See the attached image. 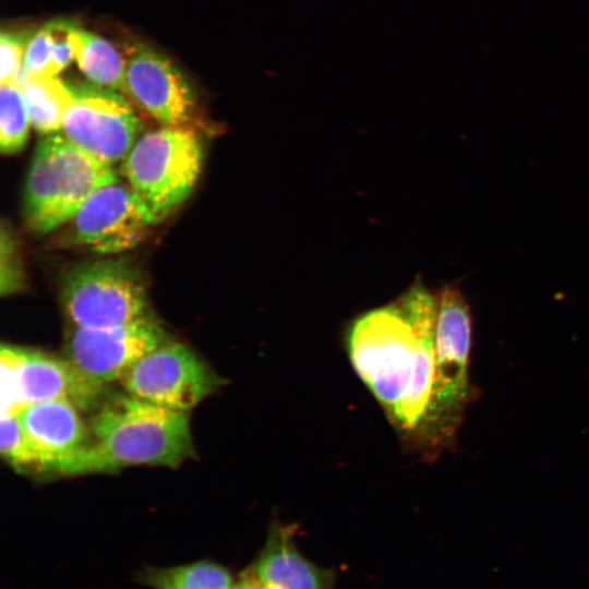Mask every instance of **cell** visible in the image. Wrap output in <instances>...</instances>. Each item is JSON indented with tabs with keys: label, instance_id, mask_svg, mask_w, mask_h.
I'll return each mask as SVG.
<instances>
[{
	"label": "cell",
	"instance_id": "obj_15",
	"mask_svg": "<svg viewBox=\"0 0 589 589\" xmlns=\"http://www.w3.org/2000/svg\"><path fill=\"white\" fill-rule=\"evenodd\" d=\"M73 60L88 82L122 93L127 59L105 38L75 26Z\"/></svg>",
	"mask_w": 589,
	"mask_h": 589
},
{
	"label": "cell",
	"instance_id": "obj_20",
	"mask_svg": "<svg viewBox=\"0 0 589 589\" xmlns=\"http://www.w3.org/2000/svg\"><path fill=\"white\" fill-rule=\"evenodd\" d=\"M28 32H2L0 35L1 83L17 82L24 63Z\"/></svg>",
	"mask_w": 589,
	"mask_h": 589
},
{
	"label": "cell",
	"instance_id": "obj_8",
	"mask_svg": "<svg viewBox=\"0 0 589 589\" xmlns=\"http://www.w3.org/2000/svg\"><path fill=\"white\" fill-rule=\"evenodd\" d=\"M70 100L62 119V135L112 165L123 160L139 139L141 123L120 92L88 83H68Z\"/></svg>",
	"mask_w": 589,
	"mask_h": 589
},
{
	"label": "cell",
	"instance_id": "obj_2",
	"mask_svg": "<svg viewBox=\"0 0 589 589\" xmlns=\"http://www.w3.org/2000/svg\"><path fill=\"white\" fill-rule=\"evenodd\" d=\"M189 412L142 400L127 392L104 396L93 410L92 441L68 474L130 466L176 468L193 454Z\"/></svg>",
	"mask_w": 589,
	"mask_h": 589
},
{
	"label": "cell",
	"instance_id": "obj_19",
	"mask_svg": "<svg viewBox=\"0 0 589 589\" xmlns=\"http://www.w3.org/2000/svg\"><path fill=\"white\" fill-rule=\"evenodd\" d=\"M2 458L16 470L38 469L37 458L14 411H5L0 424Z\"/></svg>",
	"mask_w": 589,
	"mask_h": 589
},
{
	"label": "cell",
	"instance_id": "obj_10",
	"mask_svg": "<svg viewBox=\"0 0 589 589\" xmlns=\"http://www.w3.org/2000/svg\"><path fill=\"white\" fill-rule=\"evenodd\" d=\"M156 219L144 201L118 180L95 191L65 224L67 239L99 254L133 249Z\"/></svg>",
	"mask_w": 589,
	"mask_h": 589
},
{
	"label": "cell",
	"instance_id": "obj_4",
	"mask_svg": "<svg viewBox=\"0 0 589 589\" xmlns=\"http://www.w3.org/2000/svg\"><path fill=\"white\" fill-rule=\"evenodd\" d=\"M435 373L430 431L432 461L453 449L467 406L472 401L469 380L472 320L469 304L455 286L436 294Z\"/></svg>",
	"mask_w": 589,
	"mask_h": 589
},
{
	"label": "cell",
	"instance_id": "obj_7",
	"mask_svg": "<svg viewBox=\"0 0 589 589\" xmlns=\"http://www.w3.org/2000/svg\"><path fill=\"white\" fill-rule=\"evenodd\" d=\"M119 382L132 396L187 412L225 383L190 347L170 339L140 358Z\"/></svg>",
	"mask_w": 589,
	"mask_h": 589
},
{
	"label": "cell",
	"instance_id": "obj_18",
	"mask_svg": "<svg viewBox=\"0 0 589 589\" xmlns=\"http://www.w3.org/2000/svg\"><path fill=\"white\" fill-rule=\"evenodd\" d=\"M31 118L17 82L0 85V148L8 155L20 152L28 136Z\"/></svg>",
	"mask_w": 589,
	"mask_h": 589
},
{
	"label": "cell",
	"instance_id": "obj_21",
	"mask_svg": "<svg viewBox=\"0 0 589 589\" xmlns=\"http://www.w3.org/2000/svg\"><path fill=\"white\" fill-rule=\"evenodd\" d=\"M1 293L19 291L24 285L23 269L19 259L16 243L10 229H1Z\"/></svg>",
	"mask_w": 589,
	"mask_h": 589
},
{
	"label": "cell",
	"instance_id": "obj_23",
	"mask_svg": "<svg viewBox=\"0 0 589 589\" xmlns=\"http://www.w3.org/2000/svg\"><path fill=\"white\" fill-rule=\"evenodd\" d=\"M56 75L73 60L72 35L76 25L67 20H55L46 25Z\"/></svg>",
	"mask_w": 589,
	"mask_h": 589
},
{
	"label": "cell",
	"instance_id": "obj_12",
	"mask_svg": "<svg viewBox=\"0 0 589 589\" xmlns=\"http://www.w3.org/2000/svg\"><path fill=\"white\" fill-rule=\"evenodd\" d=\"M125 59L122 93L164 127H192L195 97L172 62L143 45L129 49Z\"/></svg>",
	"mask_w": 589,
	"mask_h": 589
},
{
	"label": "cell",
	"instance_id": "obj_16",
	"mask_svg": "<svg viewBox=\"0 0 589 589\" xmlns=\"http://www.w3.org/2000/svg\"><path fill=\"white\" fill-rule=\"evenodd\" d=\"M17 83L27 105L32 127L45 135L58 133L71 96L68 83L58 76L25 73Z\"/></svg>",
	"mask_w": 589,
	"mask_h": 589
},
{
	"label": "cell",
	"instance_id": "obj_1",
	"mask_svg": "<svg viewBox=\"0 0 589 589\" xmlns=\"http://www.w3.org/2000/svg\"><path fill=\"white\" fill-rule=\"evenodd\" d=\"M437 297L421 280L394 301L354 317L344 348L401 445L432 461L431 405Z\"/></svg>",
	"mask_w": 589,
	"mask_h": 589
},
{
	"label": "cell",
	"instance_id": "obj_14",
	"mask_svg": "<svg viewBox=\"0 0 589 589\" xmlns=\"http://www.w3.org/2000/svg\"><path fill=\"white\" fill-rule=\"evenodd\" d=\"M298 525L274 520L261 551L244 570L264 589H334L336 573L299 550Z\"/></svg>",
	"mask_w": 589,
	"mask_h": 589
},
{
	"label": "cell",
	"instance_id": "obj_13",
	"mask_svg": "<svg viewBox=\"0 0 589 589\" xmlns=\"http://www.w3.org/2000/svg\"><path fill=\"white\" fill-rule=\"evenodd\" d=\"M80 408L68 398L23 406L14 412L35 453L38 469L68 474L92 436Z\"/></svg>",
	"mask_w": 589,
	"mask_h": 589
},
{
	"label": "cell",
	"instance_id": "obj_22",
	"mask_svg": "<svg viewBox=\"0 0 589 589\" xmlns=\"http://www.w3.org/2000/svg\"><path fill=\"white\" fill-rule=\"evenodd\" d=\"M24 73L36 76H57L46 26L32 34L24 56Z\"/></svg>",
	"mask_w": 589,
	"mask_h": 589
},
{
	"label": "cell",
	"instance_id": "obj_17",
	"mask_svg": "<svg viewBox=\"0 0 589 589\" xmlns=\"http://www.w3.org/2000/svg\"><path fill=\"white\" fill-rule=\"evenodd\" d=\"M151 589H233L236 581L225 566L208 560L171 567H148L140 573Z\"/></svg>",
	"mask_w": 589,
	"mask_h": 589
},
{
	"label": "cell",
	"instance_id": "obj_9",
	"mask_svg": "<svg viewBox=\"0 0 589 589\" xmlns=\"http://www.w3.org/2000/svg\"><path fill=\"white\" fill-rule=\"evenodd\" d=\"M169 340L166 330L151 315L107 327L71 326L64 340V358L77 375L94 388L120 381L145 353Z\"/></svg>",
	"mask_w": 589,
	"mask_h": 589
},
{
	"label": "cell",
	"instance_id": "obj_3",
	"mask_svg": "<svg viewBox=\"0 0 589 589\" xmlns=\"http://www.w3.org/2000/svg\"><path fill=\"white\" fill-rule=\"evenodd\" d=\"M111 165L81 149L62 134L43 139L33 155L24 194L29 229L45 235L65 225L98 189L117 181Z\"/></svg>",
	"mask_w": 589,
	"mask_h": 589
},
{
	"label": "cell",
	"instance_id": "obj_6",
	"mask_svg": "<svg viewBox=\"0 0 589 589\" xmlns=\"http://www.w3.org/2000/svg\"><path fill=\"white\" fill-rule=\"evenodd\" d=\"M63 310L72 326L107 328L148 314L146 286L123 260H98L72 268L61 289Z\"/></svg>",
	"mask_w": 589,
	"mask_h": 589
},
{
	"label": "cell",
	"instance_id": "obj_24",
	"mask_svg": "<svg viewBox=\"0 0 589 589\" xmlns=\"http://www.w3.org/2000/svg\"><path fill=\"white\" fill-rule=\"evenodd\" d=\"M233 589H264L251 575L245 570L242 572L240 578L236 581Z\"/></svg>",
	"mask_w": 589,
	"mask_h": 589
},
{
	"label": "cell",
	"instance_id": "obj_11",
	"mask_svg": "<svg viewBox=\"0 0 589 589\" xmlns=\"http://www.w3.org/2000/svg\"><path fill=\"white\" fill-rule=\"evenodd\" d=\"M0 361L9 393L7 411L58 398H68L81 410L93 411L105 396V392L81 378L65 358L3 344Z\"/></svg>",
	"mask_w": 589,
	"mask_h": 589
},
{
	"label": "cell",
	"instance_id": "obj_5",
	"mask_svg": "<svg viewBox=\"0 0 589 589\" xmlns=\"http://www.w3.org/2000/svg\"><path fill=\"white\" fill-rule=\"evenodd\" d=\"M204 159L192 127H161L141 135L123 159L128 184L156 221L173 213L191 194Z\"/></svg>",
	"mask_w": 589,
	"mask_h": 589
}]
</instances>
